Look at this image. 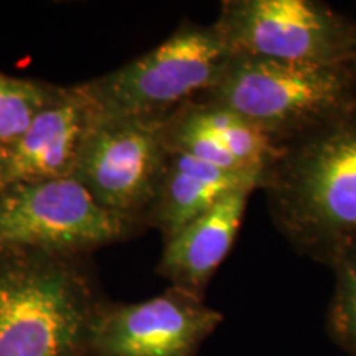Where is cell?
I'll list each match as a JSON object with an SVG mask.
<instances>
[{"label": "cell", "instance_id": "16", "mask_svg": "<svg viewBox=\"0 0 356 356\" xmlns=\"http://www.w3.org/2000/svg\"><path fill=\"white\" fill-rule=\"evenodd\" d=\"M3 186H6V184H3V181H2V178H0V191L3 190Z\"/></svg>", "mask_w": 356, "mask_h": 356}, {"label": "cell", "instance_id": "5", "mask_svg": "<svg viewBox=\"0 0 356 356\" xmlns=\"http://www.w3.org/2000/svg\"><path fill=\"white\" fill-rule=\"evenodd\" d=\"M139 229L102 208L73 177L10 184L0 191V251L78 256Z\"/></svg>", "mask_w": 356, "mask_h": 356}, {"label": "cell", "instance_id": "13", "mask_svg": "<svg viewBox=\"0 0 356 356\" xmlns=\"http://www.w3.org/2000/svg\"><path fill=\"white\" fill-rule=\"evenodd\" d=\"M63 92V86L0 73V147L19 139L33 119Z\"/></svg>", "mask_w": 356, "mask_h": 356}, {"label": "cell", "instance_id": "2", "mask_svg": "<svg viewBox=\"0 0 356 356\" xmlns=\"http://www.w3.org/2000/svg\"><path fill=\"white\" fill-rule=\"evenodd\" d=\"M102 302L76 256L0 251V356H88Z\"/></svg>", "mask_w": 356, "mask_h": 356}, {"label": "cell", "instance_id": "10", "mask_svg": "<svg viewBox=\"0 0 356 356\" xmlns=\"http://www.w3.org/2000/svg\"><path fill=\"white\" fill-rule=\"evenodd\" d=\"M97 109L81 84L44 108L19 139L0 147V178L6 185L73 177Z\"/></svg>", "mask_w": 356, "mask_h": 356}, {"label": "cell", "instance_id": "15", "mask_svg": "<svg viewBox=\"0 0 356 356\" xmlns=\"http://www.w3.org/2000/svg\"><path fill=\"white\" fill-rule=\"evenodd\" d=\"M351 66H353L355 73H356V50H355V58H353V63H351Z\"/></svg>", "mask_w": 356, "mask_h": 356}, {"label": "cell", "instance_id": "3", "mask_svg": "<svg viewBox=\"0 0 356 356\" xmlns=\"http://www.w3.org/2000/svg\"><path fill=\"white\" fill-rule=\"evenodd\" d=\"M200 97L241 114L284 145L353 106L356 73L351 65L229 55L216 81Z\"/></svg>", "mask_w": 356, "mask_h": 356}, {"label": "cell", "instance_id": "9", "mask_svg": "<svg viewBox=\"0 0 356 356\" xmlns=\"http://www.w3.org/2000/svg\"><path fill=\"white\" fill-rule=\"evenodd\" d=\"M163 132L170 152L186 154L222 170L259 175L262 180L282 152V145L256 124L202 97L167 115Z\"/></svg>", "mask_w": 356, "mask_h": 356}, {"label": "cell", "instance_id": "6", "mask_svg": "<svg viewBox=\"0 0 356 356\" xmlns=\"http://www.w3.org/2000/svg\"><path fill=\"white\" fill-rule=\"evenodd\" d=\"M231 55L351 65L356 22L318 0H225L213 22Z\"/></svg>", "mask_w": 356, "mask_h": 356}, {"label": "cell", "instance_id": "8", "mask_svg": "<svg viewBox=\"0 0 356 356\" xmlns=\"http://www.w3.org/2000/svg\"><path fill=\"white\" fill-rule=\"evenodd\" d=\"M222 318L175 287L136 304L106 300L91 323L88 356H198Z\"/></svg>", "mask_w": 356, "mask_h": 356}, {"label": "cell", "instance_id": "12", "mask_svg": "<svg viewBox=\"0 0 356 356\" xmlns=\"http://www.w3.org/2000/svg\"><path fill=\"white\" fill-rule=\"evenodd\" d=\"M264 180L251 173L229 172L186 154L170 152L155 197L142 226L162 233L163 241L236 190H262Z\"/></svg>", "mask_w": 356, "mask_h": 356}, {"label": "cell", "instance_id": "1", "mask_svg": "<svg viewBox=\"0 0 356 356\" xmlns=\"http://www.w3.org/2000/svg\"><path fill=\"white\" fill-rule=\"evenodd\" d=\"M262 191L293 251L328 267L356 238V102L284 144Z\"/></svg>", "mask_w": 356, "mask_h": 356}, {"label": "cell", "instance_id": "14", "mask_svg": "<svg viewBox=\"0 0 356 356\" xmlns=\"http://www.w3.org/2000/svg\"><path fill=\"white\" fill-rule=\"evenodd\" d=\"M328 267L335 287L327 310V333L338 348L356 356V238L337 252Z\"/></svg>", "mask_w": 356, "mask_h": 356}, {"label": "cell", "instance_id": "7", "mask_svg": "<svg viewBox=\"0 0 356 356\" xmlns=\"http://www.w3.org/2000/svg\"><path fill=\"white\" fill-rule=\"evenodd\" d=\"M168 155L163 119L101 115L84 140L73 178L106 210L139 225Z\"/></svg>", "mask_w": 356, "mask_h": 356}, {"label": "cell", "instance_id": "4", "mask_svg": "<svg viewBox=\"0 0 356 356\" xmlns=\"http://www.w3.org/2000/svg\"><path fill=\"white\" fill-rule=\"evenodd\" d=\"M229 55L215 25L184 20L150 51L81 88L101 115L165 119L203 96Z\"/></svg>", "mask_w": 356, "mask_h": 356}, {"label": "cell", "instance_id": "11", "mask_svg": "<svg viewBox=\"0 0 356 356\" xmlns=\"http://www.w3.org/2000/svg\"><path fill=\"white\" fill-rule=\"evenodd\" d=\"M256 190L243 188L221 198L202 216L163 241V251L157 264V274L180 289L204 300L213 275L241 229L249 198Z\"/></svg>", "mask_w": 356, "mask_h": 356}]
</instances>
